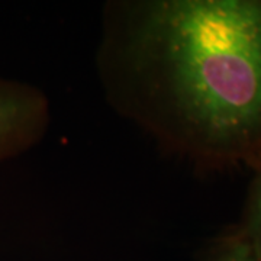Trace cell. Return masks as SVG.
I'll return each mask as SVG.
<instances>
[{
  "instance_id": "6da1fadb",
  "label": "cell",
  "mask_w": 261,
  "mask_h": 261,
  "mask_svg": "<svg viewBox=\"0 0 261 261\" xmlns=\"http://www.w3.org/2000/svg\"><path fill=\"white\" fill-rule=\"evenodd\" d=\"M96 67L108 103L200 173L261 164V0H115Z\"/></svg>"
},
{
  "instance_id": "7a4b0ae2",
  "label": "cell",
  "mask_w": 261,
  "mask_h": 261,
  "mask_svg": "<svg viewBox=\"0 0 261 261\" xmlns=\"http://www.w3.org/2000/svg\"><path fill=\"white\" fill-rule=\"evenodd\" d=\"M49 119V102L38 87L0 75V163L35 147Z\"/></svg>"
},
{
  "instance_id": "3957f363",
  "label": "cell",
  "mask_w": 261,
  "mask_h": 261,
  "mask_svg": "<svg viewBox=\"0 0 261 261\" xmlns=\"http://www.w3.org/2000/svg\"><path fill=\"white\" fill-rule=\"evenodd\" d=\"M254 173L255 176L250 186L243 218L232 232L261 258V164L254 170Z\"/></svg>"
},
{
  "instance_id": "277c9868",
  "label": "cell",
  "mask_w": 261,
  "mask_h": 261,
  "mask_svg": "<svg viewBox=\"0 0 261 261\" xmlns=\"http://www.w3.org/2000/svg\"><path fill=\"white\" fill-rule=\"evenodd\" d=\"M205 261H261V258L231 231L215 243Z\"/></svg>"
}]
</instances>
